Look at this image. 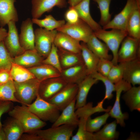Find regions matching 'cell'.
I'll return each instance as SVG.
<instances>
[{"label": "cell", "instance_id": "40", "mask_svg": "<svg viewBox=\"0 0 140 140\" xmlns=\"http://www.w3.org/2000/svg\"><path fill=\"white\" fill-rule=\"evenodd\" d=\"M90 75L98 81H101L104 83L106 92L105 96L103 100L104 101L107 99H111L113 96V92L115 91V84L111 82L107 76L102 75L97 72Z\"/></svg>", "mask_w": 140, "mask_h": 140}, {"label": "cell", "instance_id": "14", "mask_svg": "<svg viewBox=\"0 0 140 140\" xmlns=\"http://www.w3.org/2000/svg\"><path fill=\"white\" fill-rule=\"evenodd\" d=\"M67 3L66 0H32V18H39L45 13L50 12L55 6L65 8Z\"/></svg>", "mask_w": 140, "mask_h": 140}, {"label": "cell", "instance_id": "29", "mask_svg": "<svg viewBox=\"0 0 140 140\" xmlns=\"http://www.w3.org/2000/svg\"><path fill=\"white\" fill-rule=\"evenodd\" d=\"M2 128L5 134L6 140H18L24 133L19 122L12 118L4 125Z\"/></svg>", "mask_w": 140, "mask_h": 140}, {"label": "cell", "instance_id": "10", "mask_svg": "<svg viewBox=\"0 0 140 140\" xmlns=\"http://www.w3.org/2000/svg\"><path fill=\"white\" fill-rule=\"evenodd\" d=\"M67 84L61 76L45 80L40 82L38 95L43 99L48 101Z\"/></svg>", "mask_w": 140, "mask_h": 140}, {"label": "cell", "instance_id": "51", "mask_svg": "<svg viewBox=\"0 0 140 140\" xmlns=\"http://www.w3.org/2000/svg\"><path fill=\"white\" fill-rule=\"evenodd\" d=\"M0 140H6L5 134L2 127H0Z\"/></svg>", "mask_w": 140, "mask_h": 140}, {"label": "cell", "instance_id": "19", "mask_svg": "<svg viewBox=\"0 0 140 140\" xmlns=\"http://www.w3.org/2000/svg\"><path fill=\"white\" fill-rule=\"evenodd\" d=\"M44 59L36 50H27L13 58L12 62L28 68L42 64Z\"/></svg>", "mask_w": 140, "mask_h": 140}, {"label": "cell", "instance_id": "33", "mask_svg": "<svg viewBox=\"0 0 140 140\" xmlns=\"http://www.w3.org/2000/svg\"><path fill=\"white\" fill-rule=\"evenodd\" d=\"M10 73L12 79L17 82H23L35 78L27 68L13 63Z\"/></svg>", "mask_w": 140, "mask_h": 140}, {"label": "cell", "instance_id": "31", "mask_svg": "<svg viewBox=\"0 0 140 140\" xmlns=\"http://www.w3.org/2000/svg\"><path fill=\"white\" fill-rule=\"evenodd\" d=\"M117 124L115 120L106 124L102 129L94 134V140H114L118 139L120 134L116 130Z\"/></svg>", "mask_w": 140, "mask_h": 140}, {"label": "cell", "instance_id": "15", "mask_svg": "<svg viewBox=\"0 0 140 140\" xmlns=\"http://www.w3.org/2000/svg\"><path fill=\"white\" fill-rule=\"evenodd\" d=\"M33 24L32 19L28 18L23 21L21 25L19 39L21 47L25 51L36 50Z\"/></svg>", "mask_w": 140, "mask_h": 140}, {"label": "cell", "instance_id": "28", "mask_svg": "<svg viewBox=\"0 0 140 140\" xmlns=\"http://www.w3.org/2000/svg\"><path fill=\"white\" fill-rule=\"evenodd\" d=\"M122 98L130 110L140 111V86L131 87L123 95Z\"/></svg>", "mask_w": 140, "mask_h": 140}, {"label": "cell", "instance_id": "30", "mask_svg": "<svg viewBox=\"0 0 140 140\" xmlns=\"http://www.w3.org/2000/svg\"><path fill=\"white\" fill-rule=\"evenodd\" d=\"M81 45V54L88 75L96 72V67L99 60V58L88 48L86 43L82 42Z\"/></svg>", "mask_w": 140, "mask_h": 140}, {"label": "cell", "instance_id": "27", "mask_svg": "<svg viewBox=\"0 0 140 140\" xmlns=\"http://www.w3.org/2000/svg\"><path fill=\"white\" fill-rule=\"evenodd\" d=\"M88 48L99 58L110 60L111 56L109 54V50L107 45L99 40L94 33L86 43Z\"/></svg>", "mask_w": 140, "mask_h": 140}, {"label": "cell", "instance_id": "38", "mask_svg": "<svg viewBox=\"0 0 140 140\" xmlns=\"http://www.w3.org/2000/svg\"><path fill=\"white\" fill-rule=\"evenodd\" d=\"M87 118L83 117L80 118L77 132L75 135L72 136L71 140H94V134L86 130V123Z\"/></svg>", "mask_w": 140, "mask_h": 140}, {"label": "cell", "instance_id": "2", "mask_svg": "<svg viewBox=\"0 0 140 140\" xmlns=\"http://www.w3.org/2000/svg\"><path fill=\"white\" fill-rule=\"evenodd\" d=\"M107 31L102 29L94 32L95 36L102 40L107 46L113 54L112 61L114 65H117V53L121 44L128 36L127 31L116 29Z\"/></svg>", "mask_w": 140, "mask_h": 140}, {"label": "cell", "instance_id": "34", "mask_svg": "<svg viewBox=\"0 0 140 140\" xmlns=\"http://www.w3.org/2000/svg\"><path fill=\"white\" fill-rule=\"evenodd\" d=\"M32 20L33 23L40 27L44 28L49 31L56 30L62 27L66 23L65 20H57L51 15H46L45 18L42 19L32 18Z\"/></svg>", "mask_w": 140, "mask_h": 140}, {"label": "cell", "instance_id": "41", "mask_svg": "<svg viewBox=\"0 0 140 140\" xmlns=\"http://www.w3.org/2000/svg\"><path fill=\"white\" fill-rule=\"evenodd\" d=\"M126 62L118 63L111 68L107 77L113 83L115 84L123 79Z\"/></svg>", "mask_w": 140, "mask_h": 140}, {"label": "cell", "instance_id": "49", "mask_svg": "<svg viewBox=\"0 0 140 140\" xmlns=\"http://www.w3.org/2000/svg\"><path fill=\"white\" fill-rule=\"evenodd\" d=\"M139 137L137 133L131 132L129 137L127 139V140H139Z\"/></svg>", "mask_w": 140, "mask_h": 140}, {"label": "cell", "instance_id": "45", "mask_svg": "<svg viewBox=\"0 0 140 140\" xmlns=\"http://www.w3.org/2000/svg\"><path fill=\"white\" fill-rule=\"evenodd\" d=\"M12 102L0 101V127L3 126L1 120L2 115L4 114L9 112L12 108Z\"/></svg>", "mask_w": 140, "mask_h": 140}, {"label": "cell", "instance_id": "6", "mask_svg": "<svg viewBox=\"0 0 140 140\" xmlns=\"http://www.w3.org/2000/svg\"><path fill=\"white\" fill-rule=\"evenodd\" d=\"M57 32L56 30L49 31L41 27L34 31L35 50L44 59L50 51Z\"/></svg>", "mask_w": 140, "mask_h": 140}, {"label": "cell", "instance_id": "26", "mask_svg": "<svg viewBox=\"0 0 140 140\" xmlns=\"http://www.w3.org/2000/svg\"><path fill=\"white\" fill-rule=\"evenodd\" d=\"M58 52L62 69L84 63L81 53H75L59 48Z\"/></svg>", "mask_w": 140, "mask_h": 140}, {"label": "cell", "instance_id": "3", "mask_svg": "<svg viewBox=\"0 0 140 140\" xmlns=\"http://www.w3.org/2000/svg\"><path fill=\"white\" fill-rule=\"evenodd\" d=\"M27 106L30 111L44 122L54 123L60 114V110L55 105L43 99L38 94L34 102Z\"/></svg>", "mask_w": 140, "mask_h": 140}, {"label": "cell", "instance_id": "21", "mask_svg": "<svg viewBox=\"0 0 140 140\" xmlns=\"http://www.w3.org/2000/svg\"><path fill=\"white\" fill-rule=\"evenodd\" d=\"M98 81L90 75H88L78 85V89L76 96L75 109L81 108L86 104L87 96L90 88Z\"/></svg>", "mask_w": 140, "mask_h": 140}, {"label": "cell", "instance_id": "5", "mask_svg": "<svg viewBox=\"0 0 140 140\" xmlns=\"http://www.w3.org/2000/svg\"><path fill=\"white\" fill-rule=\"evenodd\" d=\"M56 30L86 43L94 33V31L90 27L80 19L74 23H66L62 27Z\"/></svg>", "mask_w": 140, "mask_h": 140}, {"label": "cell", "instance_id": "32", "mask_svg": "<svg viewBox=\"0 0 140 140\" xmlns=\"http://www.w3.org/2000/svg\"><path fill=\"white\" fill-rule=\"evenodd\" d=\"M104 101L102 100L98 103L97 105L93 107V103L89 102L83 107L76 109L75 113L79 118L81 117L88 118L93 114L97 112H109L112 107H109L107 109L103 107Z\"/></svg>", "mask_w": 140, "mask_h": 140}, {"label": "cell", "instance_id": "39", "mask_svg": "<svg viewBox=\"0 0 140 140\" xmlns=\"http://www.w3.org/2000/svg\"><path fill=\"white\" fill-rule=\"evenodd\" d=\"M12 58L3 41H1L0 42V70L10 71L13 63Z\"/></svg>", "mask_w": 140, "mask_h": 140}, {"label": "cell", "instance_id": "13", "mask_svg": "<svg viewBox=\"0 0 140 140\" xmlns=\"http://www.w3.org/2000/svg\"><path fill=\"white\" fill-rule=\"evenodd\" d=\"M16 22L10 21L7 25L8 31L3 41L7 50L13 58L19 55L25 51L21 47Z\"/></svg>", "mask_w": 140, "mask_h": 140}, {"label": "cell", "instance_id": "17", "mask_svg": "<svg viewBox=\"0 0 140 140\" xmlns=\"http://www.w3.org/2000/svg\"><path fill=\"white\" fill-rule=\"evenodd\" d=\"M53 43L58 48L77 53H81L80 41L62 32L58 31Z\"/></svg>", "mask_w": 140, "mask_h": 140}, {"label": "cell", "instance_id": "22", "mask_svg": "<svg viewBox=\"0 0 140 140\" xmlns=\"http://www.w3.org/2000/svg\"><path fill=\"white\" fill-rule=\"evenodd\" d=\"M123 79L133 86L140 85V58L126 62Z\"/></svg>", "mask_w": 140, "mask_h": 140}, {"label": "cell", "instance_id": "25", "mask_svg": "<svg viewBox=\"0 0 140 140\" xmlns=\"http://www.w3.org/2000/svg\"><path fill=\"white\" fill-rule=\"evenodd\" d=\"M35 78L40 82L49 78L60 76V72L54 67L42 64L27 68Z\"/></svg>", "mask_w": 140, "mask_h": 140}, {"label": "cell", "instance_id": "50", "mask_svg": "<svg viewBox=\"0 0 140 140\" xmlns=\"http://www.w3.org/2000/svg\"><path fill=\"white\" fill-rule=\"evenodd\" d=\"M83 0H68V3L70 6H74Z\"/></svg>", "mask_w": 140, "mask_h": 140}, {"label": "cell", "instance_id": "47", "mask_svg": "<svg viewBox=\"0 0 140 140\" xmlns=\"http://www.w3.org/2000/svg\"><path fill=\"white\" fill-rule=\"evenodd\" d=\"M20 140H42L41 138L36 134L28 133L23 134Z\"/></svg>", "mask_w": 140, "mask_h": 140}, {"label": "cell", "instance_id": "8", "mask_svg": "<svg viewBox=\"0 0 140 140\" xmlns=\"http://www.w3.org/2000/svg\"><path fill=\"white\" fill-rule=\"evenodd\" d=\"M116 92V99L113 106L109 112V116L115 119L117 124L124 127L125 120L129 118V114L127 112L123 113L121 111L120 104V98L122 92H125L132 86L131 85L122 79L115 84Z\"/></svg>", "mask_w": 140, "mask_h": 140}, {"label": "cell", "instance_id": "43", "mask_svg": "<svg viewBox=\"0 0 140 140\" xmlns=\"http://www.w3.org/2000/svg\"><path fill=\"white\" fill-rule=\"evenodd\" d=\"M113 65L111 60L104 58H99L96 67V72L101 75L107 77Z\"/></svg>", "mask_w": 140, "mask_h": 140}, {"label": "cell", "instance_id": "18", "mask_svg": "<svg viewBox=\"0 0 140 140\" xmlns=\"http://www.w3.org/2000/svg\"><path fill=\"white\" fill-rule=\"evenodd\" d=\"M16 0H0V26L3 27L10 21H18L14 3Z\"/></svg>", "mask_w": 140, "mask_h": 140}, {"label": "cell", "instance_id": "46", "mask_svg": "<svg viewBox=\"0 0 140 140\" xmlns=\"http://www.w3.org/2000/svg\"><path fill=\"white\" fill-rule=\"evenodd\" d=\"M12 79L10 71L0 70V84L5 83Z\"/></svg>", "mask_w": 140, "mask_h": 140}, {"label": "cell", "instance_id": "23", "mask_svg": "<svg viewBox=\"0 0 140 140\" xmlns=\"http://www.w3.org/2000/svg\"><path fill=\"white\" fill-rule=\"evenodd\" d=\"M90 0H83L74 6L79 18L88 24L94 32L102 29L101 26L92 17L90 12Z\"/></svg>", "mask_w": 140, "mask_h": 140}, {"label": "cell", "instance_id": "16", "mask_svg": "<svg viewBox=\"0 0 140 140\" xmlns=\"http://www.w3.org/2000/svg\"><path fill=\"white\" fill-rule=\"evenodd\" d=\"M60 76L68 83L79 84L88 75L84 63L62 69Z\"/></svg>", "mask_w": 140, "mask_h": 140}, {"label": "cell", "instance_id": "37", "mask_svg": "<svg viewBox=\"0 0 140 140\" xmlns=\"http://www.w3.org/2000/svg\"><path fill=\"white\" fill-rule=\"evenodd\" d=\"M93 0L97 4L100 9L101 17L99 24L101 26H104L111 20L109 8L111 0Z\"/></svg>", "mask_w": 140, "mask_h": 140}, {"label": "cell", "instance_id": "36", "mask_svg": "<svg viewBox=\"0 0 140 140\" xmlns=\"http://www.w3.org/2000/svg\"><path fill=\"white\" fill-rule=\"evenodd\" d=\"M110 116L109 112H106L104 114L92 119L91 116L87 119L86 128L88 131L93 133L99 131L101 127L106 123Z\"/></svg>", "mask_w": 140, "mask_h": 140}, {"label": "cell", "instance_id": "9", "mask_svg": "<svg viewBox=\"0 0 140 140\" xmlns=\"http://www.w3.org/2000/svg\"><path fill=\"white\" fill-rule=\"evenodd\" d=\"M76 127L64 124L45 130L39 129L33 132L42 140H69L73 136V132Z\"/></svg>", "mask_w": 140, "mask_h": 140}, {"label": "cell", "instance_id": "11", "mask_svg": "<svg viewBox=\"0 0 140 140\" xmlns=\"http://www.w3.org/2000/svg\"><path fill=\"white\" fill-rule=\"evenodd\" d=\"M139 3L140 0H127L122 11L107 24L102 27V29L105 30L116 29L126 31V25L128 19L134 8Z\"/></svg>", "mask_w": 140, "mask_h": 140}, {"label": "cell", "instance_id": "7", "mask_svg": "<svg viewBox=\"0 0 140 140\" xmlns=\"http://www.w3.org/2000/svg\"><path fill=\"white\" fill-rule=\"evenodd\" d=\"M121 45L117 53L118 63L140 59V39L127 36Z\"/></svg>", "mask_w": 140, "mask_h": 140}, {"label": "cell", "instance_id": "24", "mask_svg": "<svg viewBox=\"0 0 140 140\" xmlns=\"http://www.w3.org/2000/svg\"><path fill=\"white\" fill-rule=\"evenodd\" d=\"M128 36L140 39V3L132 11L128 19L126 27Z\"/></svg>", "mask_w": 140, "mask_h": 140}, {"label": "cell", "instance_id": "44", "mask_svg": "<svg viewBox=\"0 0 140 140\" xmlns=\"http://www.w3.org/2000/svg\"><path fill=\"white\" fill-rule=\"evenodd\" d=\"M64 17L67 23H73L80 19L77 11L73 7L70 6L65 13Z\"/></svg>", "mask_w": 140, "mask_h": 140}, {"label": "cell", "instance_id": "20", "mask_svg": "<svg viewBox=\"0 0 140 140\" xmlns=\"http://www.w3.org/2000/svg\"><path fill=\"white\" fill-rule=\"evenodd\" d=\"M76 100V97L62 110V113L53 123L52 127H55L64 124L76 127L78 126L79 119L75 111Z\"/></svg>", "mask_w": 140, "mask_h": 140}, {"label": "cell", "instance_id": "1", "mask_svg": "<svg viewBox=\"0 0 140 140\" xmlns=\"http://www.w3.org/2000/svg\"><path fill=\"white\" fill-rule=\"evenodd\" d=\"M9 115L17 120L22 127L24 133L34 132L45 126V122L41 120L23 104L14 107L9 112Z\"/></svg>", "mask_w": 140, "mask_h": 140}, {"label": "cell", "instance_id": "42", "mask_svg": "<svg viewBox=\"0 0 140 140\" xmlns=\"http://www.w3.org/2000/svg\"><path fill=\"white\" fill-rule=\"evenodd\" d=\"M58 51V48L53 43L50 51L47 57L43 60L42 64L51 66L61 73L62 69L60 65Z\"/></svg>", "mask_w": 140, "mask_h": 140}, {"label": "cell", "instance_id": "4", "mask_svg": "<svg viewBox=\"0 0 140 140\" xmlns=\"http://www.w3.org/2000/svg\"><path fill=\"white\" fill-rule=\"evenodd\" d=\"M14 82L16 98L22 104L27 106L31 104L38 94L40 82L34 78L22 82Z\"/></svg>", "mask_w": 140, "mask_h": 140}, {"label": "cell", "instance_id": "12", "mask_svg": "<svg viewBox=\"0 0 140 140\" xmlns=\"http://www.w3.org/2000/svg\"><path fill=\"white\" fill-rule=\"evenodd\" d=\"M78 89V85L68 83L48 101L55 105L60 111H62L76 97Z\"/></svg>", "mask_w": 140, "mask_h": 140}, {"label": "cell", "instance_id": "48", "mask_svg": "<svg viewBox=\"0 0 140 140\" xmlns=\"http://www.w3.org/2000/svg\"><path fill=\"white\" fill-rule=\"evenodd\" d=\"M8 34L6 30L3 27H0V42L4 41Z\"/></svg>", "mask_w": 140, "mask_h": 140}, {"label": "cell", "instance_id": "35", "mask_svg": "<svg viewBox=\"0 0 140 140\" xmlns=\"http://www.w3.org/2000/svg\"><path fill=\"white\" fill-rule=\"evenodd\" d=\"M15 91L14 81L12 79L5 83L0 84V101L20 103L15 97Z\"/></svg>", "mask_w": 140, "mask_h": 140}]
</instances>
